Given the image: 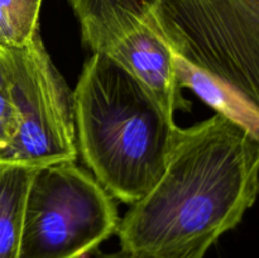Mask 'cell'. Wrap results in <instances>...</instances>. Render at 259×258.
Segmentation results:
<instances>
[{"mask_svg": "<svg viewBox=\"0 0 259 258\" xmlns=\"http://www.w3.org/2000/svg\"><path fill=\"white\" fill-rule=\"evenodd\" d=\"M0 58L17 116V132L0 154V164L39 168L75 162L73 91L35 34L22 46L0 45Z\"/></svg>", "mask_w": 259, "mask_h": 258, "instance_id": "5b68a950", "label": "cell"}, {"mask_svg": "<svg viewBox=\"0 0 259 258\" xmlns=\"http://www.w3.org/2000/svg\"><path fill=\"white\" fill-rule=\"evenodd\" d=\"M175 70H176V81L179 89L185 86L190 88L212 109H215L218 114L234 119L259 134V119L222 85L215 82L212 78L207 77L200 71L195 70L176 56H175Z\"/></svg>", "mask_w": 259, "mask_h": 258, "instance_id": "9c48e42d", "label": "cell"}, {"mask_svg": "<svg viewBox=\"0 0 259 258\" xmlns=\"http://www.w3.org/2000/svg\"><path fill=\"white\" fill-rule=\"evenodd\" d=\"M76 144L113 197L133 205L166 168L177 126L148 89L105 53H94L73 91Z\"/></svg>", "mask_w": 259, "mask_h": 258, "instance_id": "7a4b0ae2", "label": "cell"}, {"mask_svg": "<svg viewBox=\"0 0 259 258\" xmlns=\"http://www.w3.org/2000/svg\"><path fill=\"white\" fill-rule=\"evenodd\" d=\"M43 0H0V45L22 46L39 33Z\"/></svg>", "mask_w": 259, "mask_h": 258, "instance_id": "30bf717a", "label": "cell"}, {"mask_svg": "<svg viewBox=\"0 0 259 258\" xmlns=\"http://www.w3.org/2000/svg\"><path fill=\"white\" fill-rule=\"evenodd\" d=\"M113 196L75 162L34 169L19 258H85L116 233Z\"/></svg>", "mask_w": 259, "mask_h": 258, "instance_id": "277c9868", "label": "cell"}, {"mask_svg": "<svg viewBox=\"0 0 259 258\" xmlns=\"http://www.w3.org/2000/svg\"><path fill=\"white\" fill-rule=\"evenodd\" d=\"M17 132V116L10 96L9 83L0 58V154L9 146Z\"/></svg>", "mask_w": 259, "mask_h": 258, "instance_id": "8fae6325", "label": "cell"}, {"mask_svg": "<svg viewBox=\"0 0 259 258\" xmlns=\"http://www.w3.org/2000/svg\"><path fill=\"white\" fill-rule=\"evenodd\" d=\"M259 194V134L222 114L177 129L166 168L119 222L131 258H204Z\"/></svg>", "mask_w": 259, "mask_h": 258, "instance_id": "6da1fadb", "label": "cell"}, {"mask_svg": "<svg viewBox=\"0 0 259 258\" xmlns=\"http://www.w3.org/2000/svg\"><path fill=\"white\" fill-rule=\"evenodd\" d=\"M99 258H131L128 254H125L124 252H121V250H119V252L116 253H110V254H103L100 255Z\"/></svg>", "mask_w": 259, "mask_h": 258, "instance_id": "7c38bea8", "label": "cell"}, {"mask_svg": "<svg viewBox=\"0 0 259 258\" xmlns=\"http://www.w3.org/2000/svg\"><path fill=\"white\" fill-rule=\"evenodd\" d=\"M103 53L123 65L174 115L179 101L175 55L157 29L153 15L118 38Z\"/></svg>", "mask_w": 259, "mask_h": 258, "instance_id": "8992f818", "label": "cell"}, {"mask_svg": "<svg viewBox=\"0 0 259 258\" xmlns=\"http://www.w3.org/2000/svg\"><path fill=\"white\" fill-rule=\"evenodd\" d=\"M82 39L94 53L105 52L118 38L147 22L161 0H70Z\"/></svg>", "mask_w": 259, "mask_h": 258, "instance_id": "52a82bcc", "label": "cell"}, {"mask_svg": "<svg viewBox=\"0 0 259 258\" xmlns=\"http://www.w3.org/2000/svg\"><path fill=\"white\" fill-rule=\"evenodd\" d=\"M153 20L177 58L259 119V0H161Z\"/></svg>", "mask_w": 259, "mask_h": 258, "instance_id": "3957f363", "label": "cell"}, {"mask_svg": "<svg viewBox=\"0 0 259 258\" xmlns=\"http://www.w3.org/2000/svg\"><path fill=\"white\" fill-rule=\"evenodd\" d=\"M34 169L0 164V258H19L24 209Z\"/></svg>", "mask_w": 259, "mask_h": 258, "instance_id": "ba28073f", "label": "cell"}]
</instances>
